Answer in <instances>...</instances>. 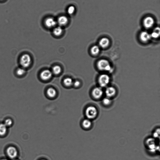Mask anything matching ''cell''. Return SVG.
Listing matches in <instances>:
<instances>
[{"label":"cell","instance_id":"cell-5","mask_svg":"<svg viewBox=\"0 0 160 160\" xmlns=\"http://www.w3.org/2000/svg\"><path fill=\"white\" fill-rule=\"evenodd\" d=\"M110 81V77L109 75L103 74L100 75L99 78V82L100 86L105 87L108 85Z\"/></svg>","mask_w":160,"mask_h":160},{"label":"cell","instance_id":"cell-13","mask_svg":"<svg viewBox=\"0 0 160 160\" xmlns=\"http://www.w3.org/2000/svg\"><path fill=\"white\" fill-rule=\"evenodd\" d=\"M110 43V40L108 39L103 38L100 40L99 44L100 46L103 48H105L109 46Z\"/></svg>","mask_w":160,"mask_h":160},{"label":"cell","instance_id":"cell-24","mask_svg":"<svg viewBox=\"0 0 160 160\" xmlns=\"http://www.w3.org/2000/svg\"><path fill=\"white\" fill-rule=\"evenodd\" d=\"M75 10V7L73 6H71L68 8L67 12L70 15L73 14Z\"/></svg>","mask_w":160,"mask_h":160},{"label":"cell","instance_id":"cell-4","mask_svg":"<svg viewBox=\"0 0 160 160\" xmlns=\"http://www.w3.org/2000/svg\"><path fill=\"white\" fill-rule=\"evenodd\" d=\"M6 153L8 157L13 159L17 158L18 154L17 149L13 146L8 147L6 150Z\"/></svg>","mask_w":160,"mask_h":160},{"label":"cell","instance_id":"cell-11","mask_svg":"<svg viewBox=\"0 0 160 160\" xmlns=\"http://www.w3.org/2000/svg\"><path fill=\"white\" fill-rule=\"evenodd\" d=\"M57 24V22L53 18H48L45 20V24L48 28H51L54 27Z\"/></svg>","mask_w":160,"mask_h":160},{"label":"cell","instance_id":"cell-8","mask_svg":"<svg viewBox=\"0 0 160 160\" xmlns=\"http://www.w3.org/2000/svg\"><path fill=\"white\" fill-rule=\"evenodd\" d=\"M53 73L50 70H46L42 71L41 74V77L44 81L50 79L52 76Z\"/></svg>","mask_w":160,"mask_h":160},{"label":"cell","instance_id":"cell-17","mask_svg":"<svg viewBox=\"0 0 160 160\" xmlns=\"http://www.w3.org/2000/svg\"><path fill=\"white\" fill-rule=\"evenodd\" d=\"M47 95L50 98H53L57 94V91L53 88H50L47 90Z\"/></svg>","mask_w":160,"mask_h":160},{"label":"cell","instance_id":"cell-27","mask_svg":"<svg viewBox=\"0 0 160 160\" xmlns=\"http://www.w3.org/2000/svg\"><path fill=\"white\" fill-rule=\"evenodd\" d=\"M0 160H8L6 159H1Z\"/></svg>","mask_w":160,"mask_h":160},{"label":"cell","instance_id":"cell-1","mask_svg":"<svg viewBox=\"0 0 160 160\" xmlns=\"http://www.w3.org/2000/svg\"><path fill=\"white\" fill-rule=\"evenodd\" d=\"M19 61L21 67L26 69L30 65L32 59L29 54H22L19 57Z\"/></svg>","mask_w":160,"mask_h":160},{"label":"cell","instance_id":"cell-21","mask_svg":"<svg viewBox=\"0 0 160 160\" xmlns=\"http://www.w3.org/2000/svg\"><path fill=\"white\" fill-rule=\"evenodd\" d=\"M61 67L58 66H54L52 69V72L56 75H57L61 73Z\"/></svg>","mask_w":160,"mask_h":160},{"label":"cell","instance_id":"cell-23","mask_svg":"<svg viewBox=\"0 0 160 160\" xmlns=\"http://www.w3.org/2000/svg\"><path fill=\"white\" fill-rule=\"evenodd\" d=\"M102 102L104 105L108 106L111 104L112 101L110 98L107 97L103 99Z\"/></svg>","mask_w":160,"mask_h":160},{"label":"cell","instance_id":"cell-20","mask_svg":"<svg viewBox=\"0 0 160 160\" xmlns=\"http://www.w3.org/2000/svg\"><path fill=\"white\" fill-rule=\"evenodd\" d=\"M100 51L99 48L97 46H94L91 49V54L94 55H97L99 53Z\"/></svg>","mask_w":160,"mask_h":160},{"label":"cell","instance_id":"cell-9","mask_svg":"<svg viewBox=\"0 0 160 160\" xmlns=\"http://www.w3.org/2000/svg\"><path fill=\"white\" fill-rule=\"evenodd\" d=\"M151 38V35L146 31H143L140 35V38L143 42H147L150 41Z\"/></svg>","mask_w":160,"mask_h":160},{"label":"cell","instance_id":"cell-25","mask_svg":"<svg viewBox=\"0 0 160 160\" xmlns=\"http://www.w3.org/2000/svg\"><path fill=\"white\" fill-rule=\"evenodd\" d=\"M4 123L7 127H10L12 125L13 121L11 119H8L5 120Z\"/></svg>","mask_w":160,"mask_h":160},{"label":"cell","instance_id":"cell-14","mask_svg":"<svg viewBox=\"0 0 160 160\" xmlns=\"http://www.w3.org/2000/svg\"><path fill=\"white\" fill-rule=\"evenodd\" d=\"M15 73L17 77H23L26 74V69L20 66L16 69Z\"/></svg>","mask_w":160,"mask_h":160},{"label":"cell","instance_id":"cell-6","mask_svg":"<svg viewBox=\"0 0 160 160\" xmlns=\"http://www.w3.org/2000/svg\"><path fill=\"white\" fill-rule=\"evenodd\" d=\"M103 91L100 87H96L94 88L92 92V95L94 98L96 99H99L102 97Z\"/></svg>","mask_w":160,"mask_h":160},{"label":"cell","instance_id":"cell-3","mask_svg":"<svg viewBox=\"0 0 160 160\" xmlns=\"http://www.w3.org/2000/svg\"><path fill=\"white\" fill-rule=\"evenodd\" d=\"M98 69L101 71H110L112 68L109 62L105 59L99 61L97 63Z\"/></svg>","mask_w":160,"mask_h":160},{"label":"cell","instance_id":"cell-22","mask_svg":"<svg viewBox=\"0 0 160 160\" xmlns=\"http://www.w3.org/2000/svg\"><path fill=\"white\" fill-rule=\"evenodd\" d=\"M64 83L66 86H71L73 84V80L70 78H66L64 80Z\"/></svg>","mask_w":160,"mask_h":160},{"label":"cell","instance_id":"cell-2","mask_svg":"<svg viewBox=\"0 0 160 160\" xmlns=\"http://www.w3.org/2000/svg\"><path fill=\"white\" fill-rule=\"evenodd\" d=\"M85 114L88 119H94L97 117L98 114V111L95 107L90 106L88 107L85 111Z\"/></svg>","mask_w":160,"mask_h":160},{"label":"cell","instance_id":"cell-28","mask_svg":"<svg viewBox=\"0 0 160 160\" xmlns=\"http://www.w3.org/2000/svg\"><path fill=\"white\" fill-rule=\"evenodd\" d=\"M13 160H19L17 159H13Z\"/></svg>","mask_w":160,"mask_h":160},{"label":"cell","instance_id":"cell-26","mask_svg":"<svg viewBox=\"0 0 160 160\" xmlns=\"http://www.w3.org/2000/svg\"><path fill=\"white\" fill-rule=\"evenodd\" d=\"M73 84L75 87H78L80 85V83L79 81H76L74 83H73Z\"/></svg>","mask_w":160,"mask_h":160},{"label":"cell","instance_id":"cell-30","mask_svg":"<svg viewBox=\"0 0 160 160\" xmlns=\"http://www.w3.org/2000/svg\"><path fill=\"white\" fill-rule=\"evenodd\" d=\"M41 160H46L45 159H41Z\"/></svg>","mask_w":160,"mask_h":160},{"label":"cell","instance_id":"cell-10","mask_svg":"<svg viewBox=\"0 0 160 160\" xmlns=\"http://www.w3.org/2000/svg\"><path fill=\"white\" fill-rule=\"evenodd\" d=\"M116 93V90L114 87H108L106 90V94L107 97L110 98L114 97Z\"/></svg>","mask_w":160,"mask_h":160},{"label":"cell","instance_id":"cell-18","mask_svg":"<svg viewBox=\"0 0 160 160\" xmlns=\"http://www.w3.org/2000/svg\"><path fill=\"white\" fill-rule=\"evenodd\" d=\"M160 34V29L159 27H156L152 33L150 34L151 37L157 38L159 37Z\"/></svg>","mask_w":160,"mask_h":160},{"label":"cell","instance_id":"cell-15","mask_svg":"<svg viewBox=\"0 0 160 160\" xmlns=\"http://www.w3.org/2000/svg\"><path fill=\"white\" fill-rule=\"evenodd\" d=\"M7 132V127L4 123L0 124V137L5 136Z\"/></svg>","mask_w":160,"mask_h":160},{"label":"cell","instance_id":"cell-12","mask_svg":"<svg viewBox=\"0 0 160 160\" xmlns=\"http://www.w3.org/2000/svg\"><path fill=\"white\" fill-rule=\"evenodd\" d=\"M68 21V18L65 16H61L58 19L57 23L60 26L66 25Z\"/></svg>","mask_w":160,"mask_h":160},{"label":"cell","instance_id":"cell-7","mask_svg":"<svg viewBox=\"0 0 160 160\" xmlns=\"http://www.w3.org/2000/svg\"><path fill=\"white\" fill-rule=\"evenodd\" d=\"M154 23V20L151 17H147L143 20V25L147 29L150 28L153 26Z\"/></svg>","mask_w":160,"mask_h":160},{"label":"cell","instance_id":"cell-29","mask_svg":"<svg viewBox=\"0 0 160 160\" xmlns=\"http://www.w3.org/2000/svg\"><path fill=\"white\" fill-rule=\"evenodd\" d=\"M4 1V0H0V1Z\"/></svg>","mask_w":160,"mask_h":160},{"label":"cell","instance_id":"cell-16","mask_svg":"<svg viewBox=\"0 0 160 160\" xmlns=\"http://www.w3.org/2000/svg\"><path fill=\"white\" fill-rule=\"evenodd\" d=\"M92 125V122L89 119H85L82 122V126L85 129H90Z\"/></svg>","mask_w":160,"mask_h":160},{"label":"cell","instance_id":"cell-19","mask_svg":"<svg viewBox=\"0 0 160 160\" xmlns=\"http://www.w3.org/2000/svg\"><path fill=\"white\" fill-rule=\"evenodd\" d=\"M63 31L62 27L60 26L55 28L53 30V32L55 36H59L62 34Z\"/></svg>","mask_w":160,"mask_h":160}]
</instances>
